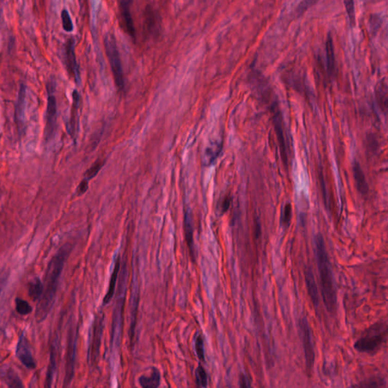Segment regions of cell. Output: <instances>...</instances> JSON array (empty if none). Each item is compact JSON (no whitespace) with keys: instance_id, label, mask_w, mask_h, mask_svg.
<instances>
[{"instance_id":"obj_1","label":"cell","mask_w":388,"mask_h":388,"mask_svg":"<svg viewBox=\"0 0 388 388\" xmlns=\"http://www.w3.org/2000/svg\"><path fill=\"white\" fill-rule=\"evenodd\" d=\"M71 250V244H66L62 246L48 265L44 282L45 284H44V293L38 300L35 314L38 322L44 321L52 309L61 274Z\"/></svg>"},{"instance_id":"obj_2","label":"cell","mask_w":388,"mask_h":388,"mask_svg":"<svg viewBox=\"0 0 388 388\" xmlns=\"http://www.w3.org/2000/svg\"><path fill=\"white\" fill-rule=\"evenodd\" d=\"M315 244L322 300L327 310L334 313L337 309L336 287L331 263L322 234L316 235Z\"/></svg>"},{"instance_id":"obj_3","label":"cell","mask_w":388,"mask_h":388,"mask_svg":"<svg viewBox=\"0 0 388 388\" xmlns=\"http://www.w3.org/2000/svg\"><path fill=\"white\" fill-rule=\"evenodd\" d=\"M387 326L381 323L375 324L365 330L355 343L354 348L359 353L374 355L387 341Z\"/></svg>"},{"instance_id":"obj_4","label":"cell","mask_w":388,"mask_h":388,"mask_svg":"<svg viewBox=\"0 0 388 388\" xmlns=\"http://www.w3.org/2000/svg\"><path fill=\"white\" fill-rule=\"evenodd\" d=\"M119 290L116 297V304L113 316V341L119 342L122 330L123 316H124V303H125L126 293H127V270L124 266L120 270Z\"/></svg>"},{"instance_id":"obj_5","label":"cell","mask_w":388,"mask_h":388,"mask_svg":"<svg viewBox=\"0 0 388 388\" xmlns=\"http://www.w3.org/2000/svg\"><path fill=\"white\" fill-rule=\"evenodd\" d=\"M104 45L105 52L108 57V62L111 65L115 82L119 90L124 88V78L123 74L122 65L120 58L119 51L114 36L112 34H107L105 36Z\"/></svg>"},{"instance_id":"obj_6","label":"cell","mask_w":388,"mask_h":388,"mask_svg":"<svg viewBox=\"0 0 388 388\" xmlns=\"http://www.w3.org/2000/svg\"><path fill=\"white\" fill-rule=\"evenodd\" d=\"M299 328H300V338H301L303 351H304L306 368L308 371H311L313 368L316 355H315L310 325L306 317L300 319L299 322Z\"/></svg>"},{"instance_id":"obj_7","label":"cell","mask_w":388,"mask_h":388,"mask_svg":"<svg viewBox=\"0 0 388 388\" xmlns=\"http://www.w3.org/2000/svg\"><path fill=\"white\" fill-rule=\"evenodd\" d=\"M103 316H97L93 327L92 337L90 338L89 346V360L91 363H94L100 355V345H101L102 335L103 330Z\"/></svg>"},{"instance_id":"obj_8","label":"cell","mask_w":388,"mask_h":388,"mask_svg":"<svg viewBox=\"0 0 388 388\" xmlns=\"http://www.w3.org/2000/svg\"><path fill=\"white\" fill-rule=\"evenodd\" d=\"M52 91L48 92L47 106L46 113V129L45 135L46 139H50L55 133L57 127V103L55 96L52 94Z\"/></svg>"},{"instance_id":"obj_9","label":"cell","mask_w":388,"mask_h":388,"mask_svg":"<svg viewBox=\"0 0 388 388\" xmlns=\"http://www.w3.org/2000/svg\"><path fill=\"white\" fill-rule=\"evenodd\" d=\"M16 356L22 365L28 369H34L36 368V362L32 355L30 343L25 335H21L19 338L16 346Z\"/></svg>"},{"instance_id":"obj_10","label":"cell","mask_w":388,"mask_h":388,"mask_svg":"<svg viewBox=\"0 0 388 388\" xmlns=\"http://www.w3.org/2000/svg\"><path fill=\"white\" fill-rule=\"evenodd\" d=\"M75 41L74 38H69L65 44V65L68 73L78 82L80 80L79 68L77 63L76 55L75 50Z\"/></svg>"},{"instance_id":"obj_11","label":"cell","mask_w":388,"mask_h":388,"mask_svg":"<svg viewBox=\"0 0 388 388\" xmlns=\"http://www.w3.org/2000/svg\"><path fill=\"white\" fill-rule=\"evenodd\" d=\"M132 3L131 1L120 2V23L126 33H128L132 38H135V28L131 11Z\"/></svg>"},{"instance_id":"obj_12","label":"cell","mask_w":388,"mask_h":388,"mask_svg":"<svg viewBox=\"0 0 388 388\" xmlns=\"http://www.w3.org/2000/svg\"><path fill=\"white\" fill-rule=\"evenodd\" d=\"M273 109L274 110L273 113V123H274V128H275L276 134H277L278 138H279V144L281 147V155H282V160L284 164L287 166V147H286L285 138H284L283 123H282V116L280 114V111L276 106H273Z\"/></svg>"},{"instance_id":"obj_13","label":"cell","mask_w":388,"mask_h":388,"mask_svg":"<svg viewBox=\"0 0 388 388\" xmlns=\"http://www.w3.org/2000/svg\"><path fill=\"white\" fill-rule=\"evenodd\" d=\"M68 347L66 356V379L69 383L74 374L75 348H76L77 336L74 331L68 335Z\"/></svg>"},{"instance_id":"obj_14","label":"cell","mask_w":388,"mask_h":388,"mask_svg":"<svg viewBox=\"0 0 388 388\" xmlns=\"http://www.w3.org/2000/svg\"><path fill=\"white\" fill-rule=\"evenodd\" d=\"M183 227H184V236L187 244L193 258H194V219H193L192 214L189 210H187L184 213Z\"/></svg>"},{"instance_id":"obj_15","label":"cell","mask_w":388,"mask_h":388,"mask_svg":"<svg viewBox=\"0 0 388 388\" xmlns=\"http://www.w3.org/2000/svg\"><path fill=\"white\" fill-rule=\"evenodd\" d=\"M305 280H306V287L309 298L312 300L315 307H318L319 305V293L317 284L315 279L312 269H308L305 271Z\"/></svg>"},{"instance_id":"obj_16","label":"cell","mask_w":388,"mask_h":388,"mask_svg":"<svg viewBox=\"0 0 388 388\" xmlns=\"http://www.w3.org/2000/svg\"><path fill=\"white\" fill-rule=\"evenodd\" d=\"M353 173H354V180H355L356 187L359 194L366 195L368 192V185L367 183L366 178L362 167L358 162H354L353 164Z\"/></svg>"},{"instance_id":"obj_17","label":"cell","mask_w":388,"mask_h":388,"mask_svg":"<svg viewBox=\"0 0 388 388\" xmlns=\"http://www.w3.org/2000/svg\"><path fill=\"white\" fill-rule=\"evenodd\" d=\"M139 292L137 282L134 283V288L132 290V298L130 303V335L131 339H133L135 335L136 321H137V308H138Z\"/></svg>"},{"instance_id":"obj_18","label":"cell","mask_w":388,"mask_h":388,"mask_svg":"<svg viewBox=\"0 0 388 388\" xmlns=\"http://www.w3.org/2000/svg\"><path fill=\"white\" fill-rule=\"evenodd\" d=\"M138 381L141 388H159L161 384L160 372L153 367L150 375H142Z\"/></svg>"},{"instance_id":"obj_19","label":"cell","mask_w":388,"mask_h":388,"mask_svg":"<svg viewBox=\"0 0 388 388\" xmlns=\"http://www.w3.org/2000/svg\"><path fill=\"white\" fill-rule=\"evenodd\" d=\"M221 150L223 144L221 143L215 141L209 143V146L204 150L202 156V163L204 165L209 166L213 163L221 153Z\"/></svg>"},{"instance_id":"obj_20","label":"cell","mask_w":388,"mask_h":388,"mask_svg":"<svg viewBox=\"0 0 388 388\" xmlns=\"http://www.w3.org/2000/svg\"><path fill=\"white\" fill-rule=\"evenodd\" d=\"M120 270H121V264H120V258H117L116 264H115L114 269L112 273L111 279H110L109 284H108V290L106 294L103 298V304H108L111 302L112 299L114 297L116 293V284H117L118 279H119Z\"/></svg>"},{"instance_id":"obj_21","label":"cell","mask_w":388,"mask_h":388,"mask_svg":"<svg viewBox=\"0 0 388 388\" xmlns=\"http://www.w3.org/2000/svg\"><path fill=\"white\" fill-rule=\"evenodd\" d=\"M325 50H326L327 70L329 75H333L336 69V60H335L333 40L330 34L327 38Z\"/></svg>"},{"instance_id":"obj_22","label":"cell","mask_w":388,"mask_h":388,"mask_svg":"<svg viewBox=\"0 0 388 388\" xmlns=\"http://www.w3.org/2000/svg\"><path fill=\"white\" fill-rule=\"evenodd\" d=\"M3 378L9 388H25L22 379L13 368H6L3 374Z\"/></svg>"},{"instance_id":"obj_23","label":"cell","mask_w":388,"mask_h":388,"mask_svg":"<svg viewBox=\"0 0 388 388\" xmlns=\"http://www.w3.org/2000/svg\"><path fill=\"white\" fill-rule=\"evenodd\" d=\"M349 388H387V382L382 377H372L354 384Z\"/></svg>"},{"instance_id":"obj_24","label":"cell","mask_w":388,"mask_h":388,"mask_svg":"<svg viewBox=\"0 0 388 388\" xmlns=\"http://www.w3.org/2000/svg\"><path fill=\"white\" fill-rule=\"evenodd\" d=\"M19 98H17V103L15 107V118L16 122L17 124V127L22 128L23 125V114L24 109H25V87L24 85L21 86L20 90L19 93Z\"/></svg>"},{"instance_id":"obj_25","label":"cell","mask_w":388,"mask_h":388,"mask_svg":"<svg viewBox=\"0 0 388 388\" xmlns=\"http://www.w3.org/2000/svg\"><path fill=\"white\" fill-rule=\"evenodd\" d=\"M80 97L77 90L73 92V104L71 108V119H70L69 126L68 127L70 135H74L76 132L77 124H78V110L79 106Z\"/></svg>"},{"instance_id":"obj_26","label":"cell","mask_w":388,"mask_h":388,"mask_svg":"<svg viewBox=\"0 0 388 388\" xmlns=\"http://www.w3.org/2000/svg\"><path fill=\"white\" fill-rule=\"evenodd\" d=\"M44 293V284L39 279H34L28 283V294L33 300H39Z\"/></svg>"},{"instance_id":"obj_27","label":"cell","mask_w":388,"mask_h":388,"mask_svg":"<svg viewBox=\"0 0 388 388\" xmlns=\"http://www.w3.org/2000/svg\"><path fill=\"white\" fill-rule=\"evenodd\" d=\"M50 358H49V364L48 366L47 374H46V383L44 388H52V381H53V376L56 373V367H57V357H56V349L54 347L52 348L50 352Z\"/></svg>"},{"instance_id":"obj_28","label":"cell","mask_w":388,"mask_h":388,"mask_svg":"<svg viewBox=\"0 0 388 388\" xmlns=\"http://www.w3.org/2000/svg\"><path fill=\"white\" fill-rule=\"evenodd\" d=\"M376 95L378 104L386 113V111H387V84L384 81H382L381 84L378 86V89H377Z\"/></svg>"},{"instance_id":"obj_29","label":"cell","mask_w":388,"mask_h":388,"mask_svg":"<svg viewBox=\"0 0 388 388\" xmlns=\"http://www.w3.org/2000/svg\"><path fill=\"white\" fill-rule=\"evenodd\" d=\"M196 378L198 384L201 387L207 388L208 386V375L205 368L199 365L196 369Z\"/></svg>"},{"instance_id":"obj_30","label":"cell","mask_w":388,"mask_h":388,"mask_svg":"<svg viewBox=\"0 0 388 388\" xmlns=\"http://www.w3.org/2000/svg\"><path fill=\"white\" fill-rule=\"evenodd\" d=\"M15 307L17 313L22 315V316H26V315L30 314L32 312L31 306L28 303V302L22 300V299H16Z\"/></svg>"},{"instance_id":"obj_31","label":"cell","mask_w":388,"mask_h":388,"mask_svg":"<svg viewBox=\"0 0 388 388\" xmlns=\"http://www.w3.org/2000/svg\"><path fill=\"white\" fill-rule=\"evenodd\" d=\"M195 350L196 356L201 362H205V350H204V341L201 335H198L195 340Z\"/></svg>"},{"instance_id":"obj_32","label":"cell","mask_w":388,"mask_h":388,"mask_svg":"<svg viewBox=\"0 0 388 388\" xmlns=\"http://www.w3.org/2000/svg\"><path fill=\"white\" fill-rule=\"evenodd\" d=\"M103 164H104V162L101 160V159H98V160L96 161L95 163H94L90 169L87 171V172H86L85 179L90 180L93 178H94L97 175V173L100 172V169L103 166Z\"/></svg>"},{"instance_id":"obj_33","label":"cell","mask_w":388,"mask_h":388,"mask_svg":"<svg viewBox=\"0 0 388 388\" xmlns=\"http://www.w3.org/2000/svg\"><path fill=\"white\" fill-rule=\"evenodd\" d=\"M292 217V206L290 204H287L284 205L283 210L282 212V217H281V221L284 226H289Z\"/></svg>"},{"instance_id":"obj_34","label":"cell","mask_w":388,"mask_h":388,"mask_svg":"<svg viewBox=\"0 0 388 388\" xmlns=\"http://www.w3.org/2000/svg\"><path fill=\"white\" fill-rule=\"evenodd\" d=\"M61 17H62V27H63L64 30L67 32L72 31L74 27H73V23L71 22L69 13L66 9L62 10V13H61Z\"/></svg>"},{"instance_id":"obj_35","label":"cell","mask_w":388,"mask_h":388,"mask_svg":"<svg viewBox=\"0 0 388 388\" xmlns=\"http://www.w3.org/2000/svg\"><path fill=\"white\" fill-rule=\"evenodd\" d=\"M345 8H346V12H347L348 17L349 19L351 25H355L356 24V13L355 6L354 2L349 0V1H344Z\"/></svg>"},{"instance_id":"obj_36","label":"cell","mask_w":388,"mask_h":388,"mask_svg":"<svg viewBox=\"0 0 388 388\" xmlns=\"http://www.w3.org/2000/svg\"><path fill=\"white\" fill-rule=\"evenodd\" d=\"M9 275V272L8 270H3V271H0V294H1L5 286H6Z\"/></svg>"},{"instance_id":"obj_37","label":"cell","mask_w":388,"mask_h":388,"mask_svg":"<svg viewBox=\"0 0 388 388\" xmlns=\"http://www.w3.org/2000/svg\"><path fill=\"white\" fill-rule=\"evenodd\" d=\"M239 388H251L250 380L245 374L241 373L239 378Z\"/></svg>"},{"instance_id":"obj_38","label":"cell","mask_w":388,"mask_h":388,"mask_svg":"<svg viewBox=\"0 0 388 388\" xmlns=\"http://www.w3.org/2000/svg\"><path fill=\"white\" fill-rule=\"evenodd\" d=\"M88 183L89 180L85 179V178L80 183L78 190H77V191H78V194L79 195V196L85 194V193L87 192V189H88Z\"/></svg>"},{"instance_id":"obj_39","label":"cell","mask_w":388,"mask_h":388,"mask_svg":"<svg viewBox=\"0 0 388 388\" xmlns=\"http://www.w3.org/2000/svg\"><path fill=\"white\" fill-rule=\"evenodd\" d=\"M231 198L229 196H227L224 200H223V205H221V210H223V212H226L229 209L230 205H231Z\"/></svg>"}]
</instances>
